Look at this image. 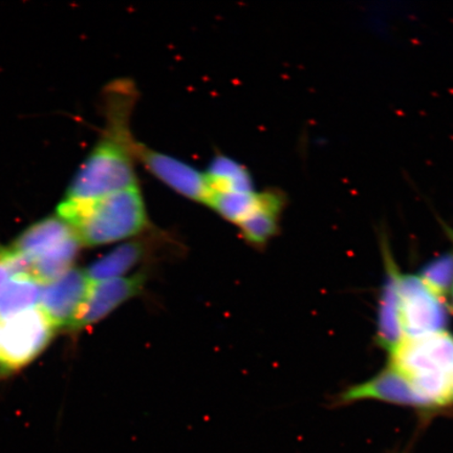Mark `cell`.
Instances as JSON below:
<instances>
[{"instance_id": "obj_1", "label": "cell", "mask_w": 453, "mask_h": 453, "mask_svg": "<svg viewBox=\"0 0 453 453\" xmlns=\"http://www.w3.org/2000/svg\"><path fill=\"white\" fill-rule=\"evenodd\" d=\"M134 88L127 81L106 92V127L67 189L64 201L88 203L137 185L135 141L129 127Z\"/></svg>"}, {"instance_id": "obj_2", "label": "cell", "mask_w": 453, "mask_h": 453, "mask_svg": "<svg viewBox=\"0 0 453 453\" xmlns=\"http://www.w3.org/2000/svg\"><path fill=\"white\" fill-rule=\"evenodd\" d=\"M58 217L69 224L83 245L97 247L141 234L149 224L138 186L88 203L62 201Z\"/></svg>"}, {"instance_id": "obj_3", "label": "cell", "mask_w": 453, "mask_h": 453, "mask_svg": "<svg viewBox=\"0 0 453 453\" xmlns=\"http://www.w3.org/2000/svg\"><path fill=\"white\" fill-rule=\"evenodd\" d=\"M403 375L435 411L453 405V336L441 332L404 339L389 365Z\"/></svg>"}, {"instance_id": "obj_4", "label": "cell", "mask_w": 453, "mask_h": 453, "mask_svg": "<svg viewBox=\"0 0 453 453\" xmlns=\"http://www.w3.org/2000/svg\"><path fill=\"white\" fill-rule=\"evenodd\" d=\"M54 328L41 309L4 321L0 328V370L17 371L30 364L48 347Z\"/></svg>"}, {"instance_id": "obj_5", "label": "cell", "mask_w": 453, "mask_h": 453, "mask_svg": "<svg viewBox=\"0 0 453 453\" xmlns=\"http://www.w3.org/2000/svg\"><path fill=\"white\" fill-rule=\"evenodd\" d=\"M401 321L405 339L445 332L449 311L444 299L435 296L420 277L400 275Z\"/></svg>"}, {"instance_id": "obj_6", "label": "cell", "mask_w": 453, "mask_h": 453, "mask_svg": "<svg viewBox=\"0 0 453 453\" xmlns=\"http://www.w3.org/2000/svg\"><path fill=\"white\" fill-rule=\"evenodd\" d=\"M134 154L135 161L144 167L162 183L177 194L189 200L206 203L211 197L205 174L183 161L162 152L150 149L135 142Z\"/></svg>"}, {"instance_id": "obj_7", "label": "cell", "mask_w": 453, "mask_h": 453, "mask_svg": "<svg viewBox=\"0 0 453 453\" xmlns=\"http://www.w3.org/2000/svg\"><path fill=\"white\" fill-rule=\"evenodd\" d=\"M90 286L87 273L73 268L45 283L41 297L42 313L55 327H75Z\"/></svg>"}, {"instance_id": "obj_8", "label": "cell", "mask_w": 453, "mask_h": 453, "mask_svg": "<svg viewBox=\"0 0 453 453\" xmlns=\"http://www.w3.org/2000/svg\"><path fill=\"white\" fill-rule=\"evenodd\" d=\"M367 399L409 406L425 413L435 412L432 404L417 392L411 383L390 366L371 380L345 390L340 395L339 402L347 404Z\"/></svg>"}, {"instance_id": "obj_9", "label": "cell", "mask_w": 453, "mask_h": 453, "mask_svg": "<svg viewBox=\"0 0 453 453\" xmlns=\"http://www.w3.org/2000/svg\"><path fill=\"white\" fill-rule=\"evenodd\" d=\"M382 251L387 276L383 283L378 305L377 342L392 354L404 342L401 321L399 280L400 271L390 253L388 242L382 241Z\"/></svg>"}, {"instance_id": "obj_10", "label": "cell", "mask_w": 453, "mask_h": 453, "mask_svg": "<svg viewBox=\"0 0 453 453\" xmlns=\"http://www.w3.org/2000/svg\"><path fill=\"white\" fill-rule=\"evenodd\" d=\"M145 277L144 274L139 273L130 277L92 282L88 298L73 328L87 327L104 319L112 311L141 292Z\"/></svg>"}, {"instance_id": "obj_11", "label": "cell", "mask_w": 453, "mask_h": 453, "mask_svg": "<svg viewBox=\"0 0 453 453\" xmlns=\"http://www.w3.org/2000/svg\"><path fill=\"white\" fill-rule=\"evenodd\" d=\"M286 206V196L277 189L258 194L254 211L239 225L243 239L255 246H264L277 234L281 213Z\"/></svg>"}, {"instance_id": "obj_12", "label": "cell", "mask_w": 453, "mask_h": 453, "mask_svg": "<svg viewBox=\"0 0 453 453\" xmlns=\"http://www.w3.org/2000/svg\"><path fill=\"white\" fill-rule=\"evenodd\" d=\"M75 234L72 226L59 217L41 220L27 229L12 248L30 259H35Z\"/></svg>"}, {"instance_id": "obj_13", "label": "cell", "mask_w": 453, "mask_h": 453, "mask_svg": "<svg viewBox=\"0 0 453 453\" xmlns=\"http://www.w3.org/2000/svg\"><path fill=\"white\" fill-rule=\"evenodd\" d=\"M146 252L147 245L143 241L122 243L90 265L85 273L92 282L119 279L138 265Z\"/></svg>"}, {"instance_id": "obj_14", "label": "cell", "mask_w": 453, "mask_h": 453, "mask_svg": "<svg viewBox=\"0 0 453 453\" xmlns=\"http://www.w3.org/2000/svg\"><path fill=\"white\" fill-rule=\"evenodd\" d=\"M42 283L31 275H16L0 288V321L34 309L42 297Z\"/></svg>"}, {"instance_id": "obj_15", "label": "cell", "mask_w": 453, "mask_h": 453, "mask_svg": "<svg viewBox=\"0 0 453 453\" xmlns=\"http://www.w3.org/2000/svg\"><path fill=\"white\" fill-rule=\"evenodd\" d=\"M209 189L212 194L254 191L250 173L232 158L218 155L205 173Z\"/></svg>"}, {"instance_id": "obj_16", "label": "cell", "mask_w": 453, "mask_h": 453, "mask_svg": "<svg viewBox=\"0 0 453 453\" xmlns=\"http://www.w3.org/2000/svg\"><path fill=\"white\" fill-rule=\"evenodd\" d=\"M81 245L77 234H73L58 246L33 259L31 276L44 285L59 279L72 269Z\"/></svg>"}, {"instance_id": "obj_17", "label": "cell", "mask_w": 453, "mask_h": 453, "mask_svg": "<svg viewBox=\"0 0 453 453\" xmlns=\"http://www.w3.org/2000/svg\"><path fill=\"white\" fill-rule=\"evenodd\" d=\"M257 202V192H228L212 194L208 206L214 209L220 217L240 225L254 211Z\"/></svg>"}, {"instance_id": "obj_18", "label": "cell", "mask_w": 453, "mask_h": 453, "mask_svg": "<svg viewBox=\"0 0 453 453\" xmlns=\"http://www.w3.org/2000/svg\"><path fill=\"white\" fill-rule=\"evenodd\" d=\"M418 277L435 296L444 299L453 288V253L441 255L428 263Z\"/></svg>"}, {"instance_id": "obj_19", "label": "cell", "mask_w": 453, "mask_h": 453, "mask_svg": "<svg viewBox=\"0 0 453 453\" xmlns=\"http://www.w3.org/2000/svg\"><path fill=\"white\" fill-rule=\"evenodd\" d=\"M441 226H443V229L445 230L446 234L449 235V239L453 242V229L445 223H441Z\"/></svg>"}, {"instance_id": "obj_20", "label": "cell", "mask_w": 453, "mask_h": 453, "mask_svg": "<svg viewBox=\"0 0 453 453\" xmlns=\"http://www.w3.org/2000/svg\"><path fill=\"white\" fill-rule=\"evenodd\" d=\"M395 453H409V452H395Z\"/></svg>"}, {"instance_id": "obj_21", "label": "cell", "mask_w": 453, "mask_h": 453, "mask_svg": "<svg viewBox=\"0 0 453 453\" xmlns=\"http://www.w3.org/2000/svg\"><path fill=\"white\" fill-rule=\"evenodd\" d=\"M452 296H453V288H452Z\"/></svg>"}]
</instances>
